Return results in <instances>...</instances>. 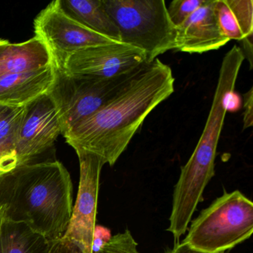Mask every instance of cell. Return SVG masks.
<instances>
[{
    "instance_id": "cell-2",
    "label": "cell",
    "mask_w": 253,
    "mask_h": 253,
    "mask_svg": "<svg viewBox=\"0 0 253 253\" xmlns=\"http://www.w3.org/2000/svg\"><path fill=\"white\" fill-rule=\"evenodd\" d=\"M6 218L23 222L51 242L62 239L73 210V183L60 161L23 167L3 204Z\"/></svg>"
},
{
    "instance_id": "cell-7",
    "label": "cell",
    "mask_w": 253,
    "mask_h": 253,
    "mask_svg": "<svg viewBox=\"0 0 253 253\" xmlns=\"http://www.w3.org/2000/svg\"><path fill=\"white\" fill-rule=\"evenodd\" d=\"M34 32L48 48L52 66L57 70H63L69 57L81 50L116 42L72 17L65 11L60 0L48 4L35 17Z\"/></svg>"
},
{
    "instance_id": "cell-11",
    "label": "cell",
    "mask_w": 253,
    "mask_h": 253,
    "mask_svg": "<svg viewBox=\"0 0 253 253\" xmlns=\"http://www.w3.org/2000/svg\"><path fill=\"white\" fill-rule=\"evenodd\" d=\"M214 2L215 0H206L202 6L176 27L175 49L189 54H203L219 49L230 41L219 29Z\"/></svg>"
},
{
    "instance_id": "cell-14",
    "label": "cell",
    "mask_w": 253,
    "mask_h": 253,
    "mask_svg": "<svg viewBox=\"0 0 253 253\" xmlns=\"http://www.w3.org/2000/svg\"><path fill=\"white\" fill-rule=\"evenodd\" d=\"M65 11L91 30L116 42L121 35L103 0H60Z\"/></svg>"
},
{
    "instance_id": "cell-12",
    "label": "cell",
    "mask_w": 253,
    "mask_h": 253,
    "mask_svg": "<svg viewBox=\"0 0 253 253\" xmlns=\"http://www.w3.org/2000/svg\"><path fill=\"white\" fill-rule=\"evenodd\" d=\"M55 79L52 65L45 68L0 77V103L23 107L48 94Z\"/></svg>"
},
{
    "instance_id": "cell-23",
    "label": "cell",
    "mask_w": 253,
    "mask_h": 253,
    "mask_svg": "<svg viewBox=\"0 0 253 253\" xmlns=\"http://www.w3.org/2000/svg\"><path fill=\"white\" fill-rule=\"evenodd\" d=\"M253 88H251L244 94V115H243V130L250 128L253 125Z\"/></svg>"
},
{
    "instance_id": "cell-17",
    "label": "cell",
    "mask_w": 253,
    "mask_h": 253,
    "mask_svg": "<svg viewBox=\"0 0 253 253\" xmlns=\"http://www.w3.org/2000/svg\"><path fill=\"white\" fill-rule=\"evenodd\" d=\"M26 106H10L0 103V144L14 146Z\"/></svg>"
},
{
    "instance_id": "cell-26",
    "label": "cell",
    "mask_w": 253,
    "mask_h": 253,
    "mask_svg": "<svg viewBox=\"0 0 253 253\" xmlns=\"http://www.w3.org/2000/svg\"><path fill=\"white\" fill-rule=\"evenodd\" d=\"M169 253H207L204 252L199 251L191 247L189 244L185 243L184 241L178 242L174 245V248L169 252Z\"/></svg>"
},
{
    "instance_id": "cell-5",
    "label": "cell",
    "mask_w": 253,
    "mask_h": 253,
    "mask_svg": "<svg viewBox=\"0 0 253 253\" xmlns=\"http://www.w3.org/2000/svg\"><path fill=\"white\" fill-rule=\"evenodd\" d=\"M253 232V203L242 192H225L193 220L183 241L207 253H225Z\"/></svg>"
},
{
    "instance_id": "cell-15",
    "label": "cell",
    "mask_w": 253,
    "mask_h": 253,
    "mask_svg": "<svg viewBox=\"0 0 253 253\" xmlns=\"http://www.w3.org/2000/svg\"><path fill=\"white\" fill-rule=\"evenodd\" d=\"M52 243L26 223L2 217L0 253H48Z\"/></svg>"
},
{
    "instance_id": "cell-1",
    "label": "cell",
    "mask_w": 253,
    "mask_h": 253,
    "mask_svg": "<svg viewBox=\"0 0 253 253\" xmlns=\"http://www.w3.org/2000/svg\"><path fill=\"white\" fill-rule=\"evenodd\" d=\"M168 65L156 59L142 65L98 111L64 136L75 152L100 157L112 167L148 115L174 91Z\"/></svg>"
},
{
    "instance_id": "cell-13",
    "label": "cell",
    "mask_w": 253,
    "mask_h": 253,
    "mask_svg": "<svg viewBox=\"0 0 253 253\" xmlns=\"http://www.w3.org/2000/svg\"><path fill=\"white\" fill-rule=\"evenodd\" d=\"M52 65L44 42L35 36L19 43L8 42L0 54V77L39 70Z\"/></svg>"
},
{
    "instance_id": "cell-22",
    "label": "cell",
    "mask_w": 253,
    "mask_h": 253,
    "mask_svg": "<svg viewBox=\"0 0 253 253\" xmlns=\"http://www.w3.org/2000/svg\"><path fill=\"white\" fill-rule=\"evenodd\" d=\"M48 253H84V252L78 244L62 238L51 244Z\"/></svg>"
},
{
    "instance_id": "cell-20",
    "label": "cell",
    "mask_w": 253,
    "mask_h": 253,
    "mask_svg": "<svg viewBox=\"0 0 253 253\" xmlns=\"http://www.w3.org/2000/svg\"><path fill=\"white\" fill-rule=\"evenodd\" d=\"M94 253H139L137 243L131 232L126 229L124 232L111 237L106 244Z\"/></svg>"
},
{
    "instance_id": "cell-4",
    "label": "cell",
    "mask_w": 253,
    "mask_h": 253,
    "mask_svg": "<svg viewBox=\"0 0 253 253\" xmlns=\"http://www.w3.org/2000/svg\"><path fill=\"white\" fill-rule=\"evenodd\" d=\"M121 42L141 50L146 63L175 49L176 27L164 0H103Z\"/></svg>"
},
{
    "instance_id": "cell-24",
    "label": "cell",
    "mask_w": 253,
    "mask_h": 253,
    "mask_svg": "<svg viewBox=\"0 0 253 253\" xmlns=\"http://www.w3.org/2000/svg\"><path fill=\"white\" fill-rule=\"evenodd\" d=\"M226 112H235L239 110L242 104L241 97L235 90L229 91L225 97Z\"/></svg>"
},
{
    "instance_id": "cell-28",
    "label": "cell",
    "mask_w": 253,
    "mask_h": 253,
    "mask_svg": "<svg viewBox=\"0 0 253 253\" xmlns=\"http://www.w3.org/2000/svg\"><path fill=\"white\" fill-rule=\"evenodd\" d=\"M3 214H4L3 206H0V225H1V222H2V217H3Z\"/></svg>"
},
{
    "instance_id": "cell-9",
    "label": "cell",
    "mask_w": 253,
    "mask_h": 253,
    "mask_svg": "<svg viewBox=\"0 0 253 253\" xmlns=\"http://www.w3.org/2000/svg\"><path fill=\"white\" fill-rule=\"evenodd\" d=\"M80 163L79 189L72 217L63 238L93 253L100 178L104 161L97 155L77 152Z\"/></svg>"
},
{
    "instance_id": "cell-25",
    "label": "cell",
    "mask_w": 253,
    "mask_h": 253,
    "mask_svg": "<svg viewBox=\"0 0 253 253\" xmlns=\"http://www.w3.org/2000/svg\"><path fill=\"white\" fill-rule=\"evenodd\" d=\"M253 36L247 37V38H244L241 42H242V51L243 54H244V58H247L248 60L249 63H250V69H253Z\"/></svg>"
},
{
    "instance_id": "cell-16",
    "label": "cell",
    "mask_w": 253,
    "mask_h": 253,
    "mask_svg": "<svg viewBox=\"0 0 253 253\" xmlns=\"http://www.w3.org/2000/svg\"><path fill=\"white\" fill-rule=\"evenodd\" d=\"M25 167L14 146L0 144V206L3 205L16 177Z\"/></svg>"
},
{
    "instance_id": "cell-21",
    "label": "cell",
    "mask_w": 253,
    "mask_h": 253,
    "mask_svg": "<svg viewBox=\"0 0 253 253\" xmlns=\"http://www.w3.org/2000/svg\"><path fill=\"white\" fill-rule=\"evenodd\" d=\"M205 2L206 0H174L167 7L170 20L175 27L180 26Z\"/></svg>"
},
{
    "instance_id": "cell-8",
    "label": "cell",
    "mask_w": 253,
    "mask_h": 253,
    "mask_svg": "<svg viewBox=\"0 0 253 253\" xmlns=\"http://www.w3.org/2000/svg\"><path fill=\"white\" fill-rule=\"evenodd\" d=\"M60 134L57 111L48 94L27 105L14 142L23 165L55 161V142Z\"/></svg>"
},
{
    "instance_id": "cell-18",
    "label": "cell",
    "mask_w": 253,
    "mask_h": 253,
    "mask_svg": "<svg viewBox=\"0 0 253 253\" xmlns=\"http://www.w3.org/2000/svg\"><path fill=\"white\" fill-rule=\"evenodd\" d=\"M214 13L220 32L225 38L242 41L244 35L226 0H215Z\"/></svg>"
},
{
    "instance_id": "cell-10",
    "label": "cell",
    "mask_w": 253,
    "mask_h": 253,
    "mask_svg": "<svg viewBox=\"0 0 253 253\" xmlns=\"http://www.w3.org/2000/svg\"><path fill=\"white\" fill-rule=\"evenodd\" d=\"M146 63L141 50L114 42L75 53L68 59L63 70L72 75L110 79L130 73Z\"/></svg>"
},
{
    "instance_id": "cell-3",
    "label": "cell",
    "mask_w": 253,
    "mask_h": 253,
    "mask_svg": "<svg viewBox=\"0 0 253 253\" xmlns=\"http://www.w3.org/2000/svg\"><path fill=\"white\" fill-rule=\"evenodd\" d=\"M245 60L241 48L233 45L225 54L219 71L212 104L202 134L190 158L181 168L173 192L169 220L187 226L192 220L209 182L214 175V161L226 109V94L235 90L237 78Z\"/></svg>"
},
{
    "instance_id": "cell-19",
    "label": "cell",
    "mask_w": 253,
    "mask_h": 253,
    "mask_svg": "<svg viewBox=\"0 0 253 253\" xmlns=\"http://www.w3.org/2000/svg\"><path fill=\"white\" fill-rule=\"evenodd\" d=\"M239 25L244 38L253 35V2L252 0H226Z\"/></svg>"
},
{
    "instance_id": "cell-27",
    "label": "cell",
    "mask_w": 253,
    "mask_h": 253,
    "mask_svg": "<svg viewBox=\"0 0 253 253\" xmlns=\"http://www.w3.org/2000/svg\"><path fill=\"white\" fill-rule=\"evenodd\" d=\"M9 42V41L8 40H4V39H0V54L2 53V51H3L4 48H5V45Z\"/></svg>"
},
{
    "instance_id": "cell-6",
    "label": "cell",
    "mask_w": 253,
    "mask_h": 253,
    "mask_svg": "<svg viewBox=\"0 0 253 253\" xmlns=\"http://www.w3.org/2000/svg\"><path fill=\"white\" fill-rule=\"evenodd\" d=\"M138 69L110 79L72 75L55 69L48 95L55 106L63 137L106 104Z\"/></svg>"
}]
</instances>
